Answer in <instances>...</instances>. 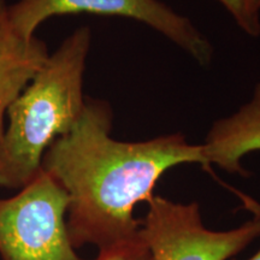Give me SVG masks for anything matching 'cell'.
I'll list each match as a JSON object with an SVG mask.
<instances>
[{
	"label": "cell",
	"instance_id": "cell-6",
	"mask_svg": "<svg viewBox=\"0 0 260 260\" xmlns=\"http://www.w3.org/2000/svg\"><path fill=\"white\" fill-rule=\"evenodd\" d=\"M8 8L5 0H0V139L9 107L50 56L41 40L23 38L15 30Z\"/></svg>",
	"mask_w": 260,
	"mask_h": 260
},
{
	"label": "cell",
	"instance_id": "cell-7",
	"mask_svg": "<svg viewBox=\"0 0 260 260\" xmlns=\"http://www.w3.org/2000/svg\"><path fill=\"white\" fill-rule=\"evenodd\" d=\"M203 146L210 167L246 176L242 158L260 151V83L235 113L213 123Z\"/></svg>",
	"mask_w": 260,
	"mask_h": 260
},
{
	"label": "cell",
	"instance_id": "cell-10",
	"mask_svg": "<svg viewBox=\"0 0 260 260\" xmlns=\"http://www.w3.org/2000/svg\"><path fill=\"white\" fill-rule=\"evenodd\" d=\"M247 5H248V9L249 11H251V14L253 16H255V17H259V14H260V0H247Z\"/></svg>",
	"mask_w": 260,
	"mask_h": 260
},
{
	"label": "cell",
	"instance_id": "cell-2",
	"mask_svg": "<svg viewBox=\"0 0 260 260\" xmlns=\"http://www.w3.org/2000/svg\"><path fill=\"white\" fill-rule=\"evenodd\" d=\"M90 30L65 39L9 107V124L0 139V187L22 189L40 174L45 152L69 133L86 107L83 74Z\"/></svg>",
	"mask_w": 260,
	"mask_h": 260
},
{
	"label": "cell",
	"instance_id": "cell-9",
	"mask_svg": "<svg viewBox=\"0 0 260 260\" xmlns=\"http://www.w3.org/2000/svg\"><path fill=\"white\" fill-rule=\"evenodd\" d=\"M219 3L229 11L242 30L251 37H258L260 34V18L251 14L247 0H219Z\"/></svg>",
	"mask_w": 260,
	"mask_h": 260
},
{
	"label": "cell",
	"instance_id": "cell-3",
	"mask_svg": "<svg viewBox=\"0 0 260 260\" xmlns=\"http://www.w3.org/2000/svg\"><path fill=\"white\" fill-rule=\"evenodd\" d=\"M69 199L46 171L0 199V256L3 260H82L67 226Z\"/></svg>",
	"mask_w": 260,
	"mask_h": 260
},
{
	"label": "cell",
	"instance_id": "cell-11",
	"mask_svg": "<svg viewBox=\"0 0 260 260\" xmlns=\"http://www.w3.org/2000/svg\"><path fill=\"white\" fill-rule=\"evenodd\" d=\"M247 260H260V248H259V251L255 253V254H253L251 258L247 259Z\"/></svg>",
	"mask_w": 260,
	"mask_h": 260
},
{
	"label": "cell",
	"instance_id": "cell-5",
	"mask_svg": "<svg viewBox=\"0 0 260 260\" xmlns=\"http://www.w3.org/2000/svg\"><path fill=\"white\" fill-rule=\"evenodd\" d=\"M8 10L12 27L23 38L34 37L39 25L53 16L87 12L142 22L203 65L209 64L213 54L210 41L189 19L159 0H19Z\"/></svg>",
	"mask_w": 260,
	"mask_h": 260
},
{
	"label": "cell",
	"instance_id": "cell-8",
	"mask_svg": "<svg viewBox=\"0 0 260 260\" xmlns=\"http://www.w3.org/2000/svg\"><path fill=\"white\" fill-rule=\"evenodd\" d=\"M92 260H153V256L139 230L135 235L99 248Z\"/></svg>",
	"mask_w": 260,
	"mask_h": 260
},
{
	"label": "cell",
	"instance_id": "cell-4",
	"mask_svg": "<svg viewBox=\"0 0 260 260\" xmlns=\"http://www.w3.org/2000/svg\"><path fill=\"white\" fill-rule=\"evenodd\" d=\"M147 205L140 233L153 260H229L260 237V210L240 226L218 232L205 226L195 201L175 203L154 194Z\"/></svg>",
	"mask_w": 260,
	"mask_h": 260
},
{
	"label": "cell",
	"instance_id": "cell-1",
	"mask_svg": "<svg viewBox=\"0 0 260 260\" xmlns=\"http://www.w3.org/2000/svg\"><path fill=\"white\" fill-rule=\"evenodd\" d=\"M112 110L100 100H86L73 129L52 142L41 169L56 180L69 199L67 226L76 249L103 248L135 235L136 205L154 195L165 172L181 164L211 170L203 145L182 134L146 141H119L111 136Z\"/></svg>",
	"mask_w": 260,
	"mask_h": 260
}]
</instances>
